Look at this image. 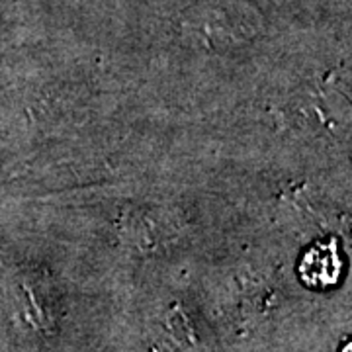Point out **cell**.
<instances>
[{
  "mask_svg": "<svg viewBox=\"0 0 352 352\" xmlns=\"http://www.w3.org/2000/svg\"><path fill=\"white\" fill-rule=\"evenodd\" d=\"M302 280L311 288L335 286L342 274V258L335 241L317 243L300 264Z\"/></svg>",
  "mask_w": 352,
  "mask_h": 352,
  "instance_id": "obj_1",
  "label": "cell"
}]
</instances>
